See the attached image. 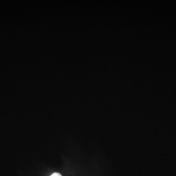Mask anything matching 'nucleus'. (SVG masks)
<instances>
[{"instance_id":"1","label":"nucleus","mask_w":176,"mask_h":176,"mask_svg":"<svg viewBox=\"0 0 176 176\" xmlns=\"http://www.w3.org/2000/svg\"><path fill=\"white\" fill-rule=\"evenodd\" d=\"M50 176H62V175L58 173H55L52 174V175H51Z\"/></svg>"}]
</instances>
